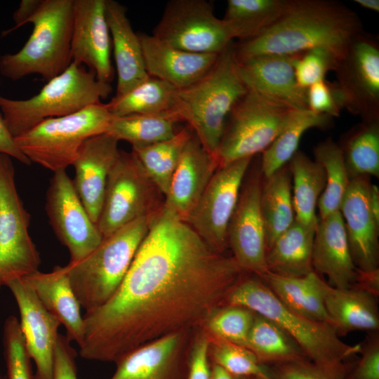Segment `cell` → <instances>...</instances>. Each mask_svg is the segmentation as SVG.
I'll return each mask as SVG.
<instances>
[{
    "label": "cell",
    "instance_id": "9a60e30c",
    "mask_svg": "<svg viewBox=\"0 0 379 379\" xmlns=\"http://www.w3.org/2000/svg\"><path fill=\"white\" fill-rule=\"evenodd\" d=\"M45 207L56 237L69 251V262L82 260L102 241V236L88 215L65 170L53 173Z\"/></svg>",
    "mask_w": 379,
    "mask_h": 379
},
{
    "label": "cell",
    "instance_id": "3957f363",
    "mask_svg": "<svg viewBox=\"0 0 379 379\" xmlns=\"http://www.w3.org/2000/svg\"><path fill=\"white\" fill-rule=\"evenodd\" d=\"M13 18L15 27L2 36L27 23L33 29L19 51L0 56L3 77L16 81L35 74L48 81L71 65L73 0H22Z\"/></svg>",
    "mask_w": 379,
    "mask_h": 379
},
{
    "label": "cell",
    "instance_id": "db71d44e",
    "mask_svg": "<svg viewBox=\"0 0 379 379\" xmlns=\"http://www.w3.org/2000/svg\"><path fill=\"white\" fill-rule=\"evenodd\" d=\"M211 379H237L220 366L212 364Z\"/></svg>",
    "mask_w": 379,
    "mask_h": 379
},
{
    "label": "cell",
    "instance_id": "6da1fadb",
    "mask_svg": "<svg viewBox=\"0 0 379 379\" xmlns=\"http://www.w3.org/2000/svg\"><path fill=\"white\" fill-rule=\"evenodd\" d=\"M245 274L232 255L162 208L118 289L84 314L79 354L117 363L144 344L202 328Z\"/></svg>",
    "mask_w": 379,
    "mask_h": 379
},
{
    "label": "cell",
    "instance_id": "4dcf8cb0",
    "mask_svg": "<svg viewBox=\"0 0 379 379\" xmlns=\"http://www.w3.org/2000/svg\"><path fill=\"white\" fill-rule=\"evenodd\" d=\"M260 209L264 222L267 251L295 221L292 180L288 166L263 179Z\"/></svg>",
    "mask_w": 379,
    "mask_h": 379
},
{
    "label": "cell",
    "instance_id": "4fadbf2b",
    "mask_svg": "<svg viewBox=\"0 0 379 379\" xmlns=\"http://www.w3.org/2000/svg\"><path fill=\"white\" fill-rule=\"evenodd\" d=\"M344 108L361 121L379 120V44L364 31L350 42L334 69Z\"/></svg>",
    "mask_w": 379,
    "mask_h": 379
},
{
    "label": "cell",
    "instance_id": "f35d334b",
    "mask_svg": "<svg viewBox=\"0 0 379 379\" xmlns=\"http://www.w3.org/2000/svg\"><path fill=\"white\" fill-rule=\"evenodd\" d=\"M338 145L350 178L379 177V120L361 121Z\"/></svg>",
    "mask_w": 379,
    "mask_h": 379
},
{
    "label": "cell",
    "instance_id": "836d02e7",
    "mask_svg": "<svg viewBox=\"0 0 379 379\" xmlns=\"http://www.w3.org/2000/svg\"><path fill=\"white\" fill-rule=\"evenodd\" d=\"M331 120L332 117L309 109L296 110L284 130L262 153L260 167L263 178H269L287 165L308 129L325 128L331 125Z\"/></svg>",
    "mask_w": 379,
    "mask_h": 379
},
{
    "label": "cell",
    "instance_id": "8fae6325",
    "mask_svg": "<svg viewBox=\"0 0 379 379\" xmlns=\"http://www.w3.org/2000/svg\"><path fill=\"white\" fill-rule=\"evenodd\" d=\"M30 215L18 194L11 157L0 154V291L39 270V253L29 233Z\"/></svg>",
    "mask_w": 379,
    "mask_h": 379
},
{
    "label": "cell",
    "instance_id": "b9f144b4",
    "mask_svg": "<svg viewBox=\"0 0 379 379\" xmlns=\"http://www.w3.org/2000/svg\"><path fill=\"white\" fill-rule=\"evenodd\" d=\"M255 314L241 306H222L210 317L204 328L211 335L245 347Z\"/></svg>",
    "mask_w": 379,
    "mask_h": 379
},
{
    "label": "cell",
    "instance_id": "f1b7e54d",
    "mask_svg": "<svg viewBox=\"0 0 379 379\" xmlns=\"http://www.w3.org/2000/svg\"><path fill=\"white\" fill-rule=\"evenodd\" d=\"M317 225L307 226L295 220L267 250V271L288 277H305L314 272L312 249Z\"/></svg>",
    "mask_w": 379,
    "mask_h": 379
},
{
    "label": "cell",
    "instance_id": "9c48e42d",
    "mask_svg": "<svg viewBox=\"0 0 379 379\" xmlns=\"http://www.w3.org/2000/svg\"><path fill=\"white\" fill-rule=\"evenodd\" d=\"M296 110L248 89L234 105L227 119L215 154L218 166L262 153Z\"/></svg>",
    "mask_w": 379,
    "mask_h": 379
},
{
    "label": "cell",
    "instance_id": "d4e9b609",
    "mask_svg": "<svg viewBox=\"0 0 379 379\" xmlns=\"http://www.w3.org/2000/svg\"><path fill=\"white\" fill-rule=\"evenodd\" d=\"M312 267L326 275L328 284L338 288L352 286L357 267L350 253L345 225L340 211L318 218L313 249Z\"/></svg>",
    "mask_w": 379,
    "mask_h": 379
},
{
    "label": "cell",
    "instance_id": "5bb4252c",
    "mask_svg": "<svg viewBox=\"0 0 379 379\" xmlns=\"http://www.w3.org/2000/svg\"><path fill=\"white\" fill-rule=\"evenodd\" d=\"M252 159L244 158L218 167L187 222L220 253H225L228 247L227 227Z\"/></svg>",
    "mask_w": 379,
    "mask_h": 379
},
{
    "label": "cell",
    "instance_id": "603a6c76",
    "mask_svg": "<svg viewBox=\"0 0 379 379\" xmlns=\"http://www.w3.org/2000/svg\"><path fill=\"white\" fill-rule=\"evenodd\" d=\"M298 55L266 54L238 61L239 73L248 89L295 109H306L307 89L301 88L295 77Z\"/></svg>",
    "mask_w": 379,
    "mask_h": 379
},
{
    "label": "cell",
    "instance_id": "6f0895ef",
    "mask_svg": "<svg viewBox=\"0 0 379 379\" xmlns=\"http://www.w3.org/2000/svg\"><path fill=\"white\" fill-rule=\"evenodd\" d=\"M237 379H255L251 377H236Z\"/></svg>",
    "mask_w": 379,
    "mask_h": 379
},
{
    "label": "cell",
    "instance_id": "ba28073f",
    "mask_svg": "<svg viewBox=\"0 0 379 379\" xmlns=\"http://www.w3.org/2000/svg\"><path fill=\"white\" fill-rule=\"evenodd\" d=\"M112 117L106 104L100 102L72 114L47 119L14 140L31 163L53 173L66 170L88 138L106 132Z\"/></svg>",
    "mask_w": 379,
    "mask_h": 379
},
{
    "label": "cell",
    "instance_id": "d6986e66",
    "mask_svg": "<svg viewBox=\"0 0 379 379\" xmlns=\"http://www.w3.org/2000/svg\"><path fill=\"white\" fill-rule=\"evenodd\" d=\"M6 287L18 307L25 346L36 366L34 379H53L60 321L44 307L23 278L11 281Z\"/></svg>",
    "mask_w": 379,
    "mask_h": 379
},
{
    "label": "cell",
    "instance_id": "83f0119b",
    "mask_svg": "<svg viewBox=\"0 0 379 379\" xmlns=\"http://www.w3.org/2000/svg\"><path fill=\"white\" fill-rule=\"evenodd\" d=\"M318 286L326 312L339 335L355 330L378 329L375 298L354 287H333L320 275Z\"/></svg>",
    "mask_w": 379,
    "mask_h": 379
},
{
    "label": "cell",
    "instance_id": "d6a6232c",
    "mask_svg": "<svg viewBox=\"0 0 379 379\" xmlns=\"http://www.w3.org/2000/svg\"><path fill=\"white\" fill-rule=\"evenodd\" d=\"M176 90L168 83L149 76L126 93L114 95L106 105L114 117L149 114L173 117Z\"/></svg>",
    "mask_w": 379,
    "mask_h": 379
},
{
    "label": "cell",
    "instance_id": "8992f818",
    "mask_svg": "<svg viewBox=\"0 0 379 379\" xmlns=\"http://www.w3.org/2000/svg\"><path fill=\"white\" fill-rule=\"evenodd\" d=\"M154 216L125 225L103 238L82 260L64 266L85 314L103 305L118 289Z\"/></svg>",
    "mask_w": 379,
    "mask_h": 379
},
{
    "label": "cell",
    "instance_id": "277c9868",
    "mask_svg": "<svg viewBox=\"0 0 379 379\" xmlns=\"http://www.w3.org/2000/svg\"><path fill=\"white\" fill-rule=\"evenodd\" d=\"M225 305L241 306L270 319L295 342L308 360L338 377L346 378L345 361L362 349L360 344L344 343L333 326L288 308L255 275L245 274L227 296Z\"/></svg>",
    "mask_w": 379,
    "mask_h": 379
},
{
    "label": "cell",
    "instance_id": "ee69618b",
    "mask_svg": "<svg viewBox=\"0 0 379 379\" xmlns=\"http://www.w3.org/2000/svg\"><path fill=\"white\" fill-rule=\"evenodd\" d=\"M338 58L329 51L314 48L298 54L294 62L298 84L307 89L312 84L325 80L329 71H334Z\"/></svg>",
    "mask_w": 379,
    "mask_h": 379
},
{
    "label": "cell",
    "instance_id": "816d5d0a",
    "mask_svg": "<svg viewBox=\"0 0 379 379\" xmlns=\"http://www.w3.org/2000/svg\"><path fill=\"white\" fill-rule=\"evenodd\" d=\"M352 287L365 291L374 298L379 295V268L363 270L357 267L354 282Z\"/></svg>",
    "mask_w": 379,
    "mask_h": 379
},
{
    "label": "cell",
    "instance_id": "484cf974",
    "mask_svg": "<svg viewBox=\"0 0 379 379\" xmlns=\"http://www.w3.org/2000/svg\"><path fill=\"white\" fill-rule=\"evenodd\" d=\"M126 8L106 0V18L109 29L117 74L115 96L123 95L146 80L148 75L140 40L126 15Z\"/></svg>",
    "mask_w": 379,
    "mask_h": 379
},
{
    "label": "cell",
    "instance_id": "c3c4849f",
    "mask_svg": "<svg viewBox=\"0 0 379 379\" xmlns=\"http://www.w3.org/2000/svg\"><path fill=\"white\" fill-rule=\"evenodd\" d=\"M70 342L66 335H59L55 350L53 379H78L77 352Z\"/></svg>",
    "mask_w": 379,
    "mask_h": 379
},
{
    "label": "cell",
    "instance_id": "d590c367",
    "mask_svg": "<svg viewBox=\"0 0 379 379\" xmlns=\"http://www.w3.org/2000/svg\"><path fill=\"white\" fill-rule=\"evenodd\" d=\"M178 121L169 115L112 116L106 133L130 143L132 149L145 147L175 135Z\"/></svg>",
    "mask_w": 379,
    "mask_h": 379
},
{
    "label": "cell",
    "instance_id": "9f6ffc18",
    "mask_svg": "<svg viewBox=\"0 0 379 379\" xmlns=\"http://www.w3.org/2000/svg\"><path fill=\"white\" fill-rule=\"evenodd\" d=\"M0 379H8L6 374L0 373Z\"/></svg>",
    "mask_w": 379,
    "mask_h": 379
},
{
    "label": "cell",
    "instance_id": "681fc988",
    "mask_svg": "<svg viewBox=\"0 0 379 379\" xmlns=\"http://www.w3.org/2000/svg\"><path fill=\"white\" fill-rule=\"evenodd\" d=\"M361 352L360 360L345 379H379L378 337L371 339Z\"/></svg>",
    "mask_w": 379,
    "mask_h": 379
},
{
    "label": "cell",
    "instance_id": "4316f807",
    "mask_svg": "<svg viewBox=\"0 0 379 379\" xmlns=\"http://www.w3.org/2000/svg\"><path fill=\"white\" fill-rule=\"evenodd\" d=\"M44 307L64 326L66 337L78 346L84 335V315L64 266L48 272L36 271L23 278Z\"/></svg>",
    "mask_w": 379,
    "mask_h": 379
},
{
    "label": "cell",
    "instance_id": "11a10c76",
    "mask_svg": "<svg viewBox=\"0 0 379 379\" xmlns=\"http://www.w3.org/2000/svg\"><path fill=\"white\" fill-rule=\"evenodd\" d=\"M354 1L364 8H367L375 12L379 11L378 0H354Z\"/></svg>",
    "mask_w": 379,
    "mask_h": 379
},
{
    "label": "cell",
    "instance_id": "f6af8a7d",
    "mask_svg": "<svg viewBox=\"0 0 379 379\" xmlns=\"http://www.w3.org/2000/svg\"><path fill=\"white\" fill-rule=\"evenodd\" d=\"M308 109L331 117H338L344 109L343 101L335 83L326 80L310 86L307 90Z\"/></svg>",
    "mask_w": 379,
    "mask_h": 379
},
{
    "label": "cell",
    "instance_id": "8d00e7d4",
    "mask_svg": "<svg viewBox=\"0 0 379 379\" xmlns=\"http://www.w3.org/2000/svg\"><path fill=\"white\" fill-rule=\"evenodd\" d=\"M192 133V129L187 125L168 140L145 147L132 149L164 197L168 192L182 152Z\"/></svg>",
    "mask_w": 379,
    "mask_h": 379
},
{
    "label": "cell",
    "instance_id": "44dd1931",
    "mask_svg": "<svg viewBox=\"0 0 379 379\" xmlns=\"http://www.w3.org/2000/svg\"><path fill=\"white\" fill-rule=\"evenodd\" d=\"M371 183L366 175L351 178L339 210L353 262L363 270L378 268L379 262V225L368 203Z\"/></svg>",
    "mask_w": 379,
    "mask_h": 379
},
{
    "label": "cell",
    "instance_id": "7a4b0ae2",
    "mask_svg": "<svg viewBox=\"0 0 379 379\" xmlns=\"http://www.w3.org/2000/svg\"><path fill=\"white\" fill-rule=\"evenodd\" d=\"M358 14L333 0H288L282 15L260 34L235 44L238 61L266 54L298 55L314 48L338 59L362 32Z\"/></svg>",
    "mask_w": 379,
    "mask_h": 379
},
{
    "label": "cell",
    "instance_id": "30bf717a",
    "mask_svg": "<svg viewBox=\"0 0 379 379\" xmlns=\"http://www.w3.org/2000/svg\"><path fill=\"white\" fill-rule=\"evenodd\" d=\"M161 196L135 154L120 150L107 178L96 223L102 238L135 220L157 215L164 206Z\"/></svg>",
    "mask_w": 379,
    "mask_h": 379
},
{
    "label": "cell",
    "instance_id": "5b68a950",
    "mask_svg": "<svg viewBox=\"0 0 379 379\" xmlns=\"http://www.w3.org/2000/svg\"><path fill=\"white\" fill-rule=\"evenodd\" d=\"M248 90L232 41L218 54L204 77L177 88L172 116L177 121L186 122L206 151L215 156L229 114Z\"/></svg>",
    "mask_w": 379,
    "mask_h": 379
},
{
    "label": "cell",
    "instance_id": "ac0fdd59",
    "mask_svg": "<svg viewBox=\"0 0 379 379\" xmlns=\"http://www.w3.org/2000/svg\"><path fill=\"white\" fill-rule=\"evenodd\" d=\"M106 0H73L72 62L84 65L98 81L110 84L114 76Z\"/></svg>",
    "mask_w": 379,
    "mask_h": 379
},
{
    "label": "cell",
    "instance_id": "e575fe53",
    "mask_svg": "<svg viewBox=\"0 0 379 379\" xmlns=\"http://www.w3.org/2000/svg\"><path fill=\"white\" fill-rule=\"evenodd\" d=\"M245 347L267 366L307 359L281 327L256 313Z\"/></svg>",
    "mask_w": 379,
    "mask_h": 379
},
{
    "label": "cell",
    "instance_id": "2e32d148",
    "mask_svg": "<svg viewBox=\"0 0 379 379\" xmlns=\"http://www.w3.org/2000/svg\"><path fill=\"white\" fill-rule=\"evenodd\" d=\"M263 176L258 170L246 175L229 222L227 246L232 256L246 274L262 277L267 271V241L260 209Z\"/></svg>",
    "mask_w": 379,
    "mask_h": 379
},
{
    "label": "cell",
    "instance_id": "f546056e",
    "mask_svg": "<svg viewBox=\"0 0 379 379\" xmlns=\"http://www.w3.org/2000/svg\"><path fill=\"white\" fill-rule=\"evenodd\" d=\"M319 277L315 272L301 277H283L267 272L260 278L290 310L311 320L333 326L319 291Z\"/></svg>",
    "mask_w": 379,
    "mask_h": 379
},
{
    "label": "cell",
    "instance_id": "ffe728a7",
    "mask_svg": "<svg viewBox=\"0 0 379 379\" xmlns=\"http://www.w3.org/2000/svg\"><path fill=\"white\" fill-rule=\"evenodd\" d=\"M218 167L215 157L206 151L192 133L164 197L163 208L187 222Z\"/></svg>",
    "mask_w": 379,
    "mask_h": 379
},
{
    "label": "cell",
    "instance_id": "52a82bcc",
    "mask_svg": "<svg viewBox=\"0 0 379 379\" xmlns=\"http://www.w3.org/2000/svg\"><path fill=\"white\" fill-rule=\"evenodd\" d=\"M112 91L110 84L98 81L85 66L72 62L33 97L14 100L0 95V110L15 138L47 119L72 114L100 103Z\"/></svg>",
    "mask_w": 379,
    "mask_h": 379
},
{
    "label": "cell",
    "instance_id": "f5cc1de1",
    "mask_svg": "<svg viewBox=\"0 0 379 379\" xmlns=\"http://www.w3.org/2000/svg\"><path fill=\"white\" fill-rule=\"evenodd\" d=\"M368 203L372 214L379 225V189L376 185L372 183L368 190Z\"/></svg>",
    "mask_w": 379,
    "mask_h": 379
},
{
    "label": "cell",
    "instance_id": "ab89813d",
    "mask_svg": "<svg viewBox=\"0 0 379 379\" xmlns=\"http://www.w3.org/2000/svg\"><path fill=\"white\" fill-rule=\"evenodd\" d=\"M288 0H228L224 20L233 26L240 41L270 28L284 13Z\"/></svg>",
    "mask_w": 379,
    "mask_h": 379
},
{
    "label": "cell",
    "instance_id": "74e56055",
    "mask_svg": "<svg viewBox=\"0 0 379 379\" xmlns=\"http://www.w3.org/2000/svg\"><path fill=\"white\" fill-rule=\"evenodd\" d=\"M314 160L325 172L326 185L317 207L319 219L340 210L342 199L350 182L343 151L331 138L320 142L314 148Z\"/></svg>",
    "mask_w": 379,
    "mask_h": 379
},
{
    "label": "cell",
    "instance_id": "7c38bea8",
    "mask_svg": "<svg viewBox=\"0 0 379 379\" xmlns=\"http://www.w3.org/2000/svg\"><path fill=\"white\" fill-rule=\"evenodd\" d=\"M152 35L184 51L211 54H219L237 39L232 24L217 18L206 0L168 1Z\"/></svg>",
    "mask_w": 379,
    "mask_h": 379
},
{
    "label": "cell",
    "instance_id": "cb8c5ba5",
    "mask_svg": "<svg viewBox=\"0 0 379 379\" xmlns=\"http://www.w3.org/2000/svg\"><path fill=\"white\" fill-rule=\"evenodd\" d=\"M149 76L183 88L204 77L215 64L218 54L184 51L153 35L138 34Z\"/></svg>",
    "mask_w": 379,
    "mask_h": 379
},
{
    "label": "cell",
    "instance_id": "bcb514c9",
    "mask_svg": "<svg viewBox=\"0 0 379 379\" xmlns=\"http://www.w3.org/2000/svg\"><path fill=\"white\" fill-rule=\"evenodd\" d=\"M210 339L204 327L197 329L191 345L186 379H211Z\"/></svg>",
    "mask_w": 379,
    "mask_h": 379
},
{
    "label": "cell",
    "instance_id": "7402d4cb",
    "mask_svg": "<svg viewBox=\"0 0 379 379\" xmlns=\"http://www.w3.org/2000/svg\"><path fill=\"white\" fill-rule=\"evenodd\" d=\"M119 141L105 133L88 138L72 164V182L88 215L97 223L100 214L107 178L120 150Z\"/></svg>",
    "mask_w": 379,
    "mask_h": 379
},
{
    "label": "cell",
    "instance_id": "7dc6e473",
    "mask_svg": "<svg viewBox=\"0 0 379 379\" xmlns=\"http://www.w3.org/2000/svg\"><path fill=\"white\" fill-rule=\"evenodd\" d=\"M270 379H345L333 375L308 359L267 366Z\"/></svg>",
    "mask_w": 379,
    "mask_h": 379
},
{
    "label": "cell",
    "instance_id": "f907efd6",
    "mask_svg": "<svg viewBox=\"0 0 379 379\" xmlns=\"http://www.w3.org/2000/svg\"><path fill=\"white\" fill-rule=\"evenodd\" d=\"M0 154H6L18 161L29 165L30 161L22 153L16 145L14 138L10 133L0 110Z\"/></svg>",
    "mask_w": 379,
    "mask_h": 379
},
{
    "label": "cell",
    "instance_id": "7bdbcfd3",
    "mask_svg": "<svg viewBox=\"0 0 379 379\" xmlns=\"http://www.w3.org/2000/svg\"><path fill=\"white\" fill-rule=\"evenodd\" d=\"M3 347L8 379H34L19 319L8 316L3 326Z\"/></svg>",
    "mask_w": 379,
    "mask_h": 379
},
{
    "label": "cell",
    "instance_id": "60d3db41",
    "mask_svg": "<svg viewBox=\"0 0 379 379\" xmlns=\"http://www.w3.org/2000/svg\"><path fill=\"white\" fill-rule=\"evenodd\" d=\"M208 334L212 364L220 366L234 377L270 379L267 366L260 363L248 348Z\"/></svg>",
    "mask_w": 379,
    "mask_h": 379
},
{
    "label": "cell",
    "instance_id": "e0dca14e",
    "mask_svg": "<svg viewBox=\"0 0 379 379\" xmlns=\"http://www.w3.org/2000/svg\"><path fill=\"white\" fill-rule=\"evenodd\" d=\"M197 330L172 333L135 348L115 363L109 379H186Z\"/></svg>",
    "mask_w": 379,
    "mask_h": 379
},
{
    "label": "cell",
    "instance_id": "1f68e13d",
    "mask_svg": "<svg viewBox=\"0 0 379 379\" xmlns=\"http://www.w3.org/2000/svg\"><path fill=\"white\" fill-rule=\"evenodd\" d=\"M288 164L293 180L295 220L304 225H315L318 221L316 208L326 185L324 170L301 151H297Z\"/></svg>",
    "mask_w": 379,
    "mask_h": 379
}]
</instances>
